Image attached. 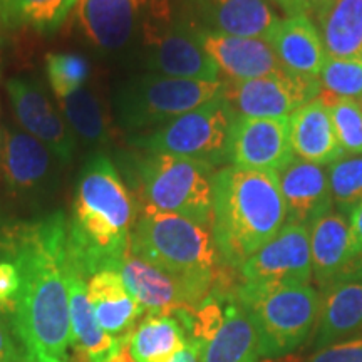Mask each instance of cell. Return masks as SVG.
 Returning a JSON list of instances; mask_svg holds the SVG:
<instances>
[{
    "mask_svg": "<svg viewBox=\"0 0 362 362\" xmlns=\"http://www.w3.org/2000/svg\"><path fill=\"white\" fill-rule=\"evenodd\" d=\"M0 362H25V354L13 327L0 314Z\"/></svg>",
    "mask_w": 362,
    "mask_h": 362,
    "instance_id": "obj_36",
    "label": "cell"
},
{
    "mask_svg": "<svg viewBox=\"0 0 362 362\" xmlns=\"http://www.w3.org/2000/svg\"><path fill=\"white\" fill-rule=\"evenodd\" d=\"M279 183L287 208L285 223L310 226L332 208L327 170L293 156L279 173Z\"/></svg>",
    "mask_w": 362,
    "mask_h": 362,
    "instance_id": "obj_21",
    "label": "cell"
},
{
    "mask_svg": "<svg viewBox=\"0 0 362 362\" xmlns=\"http://www.w3.org/2000/svg\"><path fill=\"white\" fill-rule=\"evenodd\" d=\"M8 262L19 272L12 327L25 362H69V247L62 211L21 221L4 238Z\"/></svg>",
    "mask_w": 362,
    "mask_h": 362,
    "instance_id": "obj_1",
    "label": "cell"
},
{
    "mask_svg": "<svg viewBox=\"0 0 362 362\" xmlns=\"http://www.w3.org/2000/svg\"><path fill=\"white\" fill-rule=\"evenodd\" d=\"M315 347L322 349L341 342L362 329V282H336L320 298L315 325Z\"/></svg>",
    "mask_w": 362,
    "mask_h": 362,
    "instance_id": "obj_26",
    "label": "cell"
},
{
    "mask_svg": "<svg viewBox=\"0 0 362 362\" xmlns=\"http://www.w3.org/2000/svg\"><path fill=\"white\" fill-rule=\"evenodd\" d=\"M269 2L279 6L287 16H293V13L315 16L330 0H269Z\"/></svg>",
    "mask_w": 362,
    "mask_h": 362,
    "instance_id": "obj_38",
    "label": "cell"
},
{
    "mask_svg": "<svg viewBox=\"0 0 362 362\" xmlns=\"http://www.w3.org/2000/svg\"><path fill=\"white\" fill-rule=\"evenodd\" d=\"M88 296L101 329L115 339L129 337L144 315V309L116 270H104L89 277Z\"/></svg>",
    "mask_w": 362,
    "mask_h": 362,
    "instance_id": "obj_23",
    "label": "cell"
},
{
    "mask_svg": "<svg viewBox=\"0 0 362 362\" xmlns=\"http://www.w3.org/2000/svg\"><path fill=\"white\" fill-rule=\"evenodd\" d=\"M189 339L188 324L180 314L143 315L128 341L131 362H168Z\"/></svg>",
    "mask_w": 362,
    "mask_h": 362,
    "instance_id": "obj_27",
    "label": "cell"
},
{
    "mask_svg": "<svg viewBox=\"0 0 362 362\" xmlns=\"http://www.w3.org/2000/svg\"><path fill=\"white\" fill-rule=\"evenodd\" d=\"M307 362H362V334L317 349Z\"/></svg>",
    "mask_w": 362,
    "mask_h": 362,
    "instance_id": "obj_35",
    "label": "cell"
},
{
    "mask_svg": "<svg viewBox=\"0 0 362 362\" xmlns=\"http://www.w3.org/2000/svg\"><path fill=\"white\" fill-rule=\"evenodd\" d=\"M238 274L243 284H310L309 226L285 223L240 267Z\"/></svg>",
    "mask_w": 362,
    "mask_h": 362,
    "instance_id": "obj_14",
    "label": "cell"
},
{
    "mask_svg": "<svg viewBox=\"0 0 362 362\" xmlns=\"http://www.w3.org/2000/svg\"><path fill=\"white\" fill-rule=\"evenodd\" d=\"M332 203L349 215L362 202V155H342L327 168Z\"/></svg>",
    "mask_w": 362,
    "mask_h": 362,
    "instance_id": "obj_32",
    "label": "cell"
},
{
    "mask_svg": "<svg viewBox=\"0 0 362 362\" xmlns=\"http://www.w3.org/2000/svg\"><path fill=\"white\" fill-rule=\"evenodd\" d=\"M168 362H200V346L197 339L189 336L188 342Z\"/></svg>",
    "mask_w": 362,
    "mask_h": 362,
    "instance_id": "obj_40",
    "label": "cell"
},
{
    "mask_svg": "<svg viewBox=\"0 0 362 362\" xmlns=\"http://www.w3.org/2000/svg\"><path fill=\"white\" fill-rule=\"evenodd\" d=\"M223 81H197L141 74L124 81L115 94V116L126 131L168 123L223 94Z\"/></svg>",
    "mask_w": 362,
    "mask_h": 362,
    "instance_id": "obj_7",
    "label": "cell"
},
{
    "mask_svg": "<svg viewBox=\"0 0 362 362\" xmlns=\"http://www.w3.org/2000/svg\"><path fill=\"white\" fill-rule=\"evenodd\" d=\"M291 121L235 117L230 131L228 160L252 171H279L292 161Z\"/></svg>",
    "mask_w": 362,
    "mask_h": 362,
    "instance_id": "obj_16",
    "label": "cell"
},
{
    "mask_svg": "<svg viewBox=\"0 0 362 362\" xmlns=\"http://www.w3.org/2000/svg\"><path fill=\"white\" fill-rule=\"evenodd\" d=\"M336 282H362V253L346 265V269L341 272Z\"/></svg>",
    "mask_w": 362,
    "mask_h": 362,
    "instance_id": "obj_41",
    "label": "cell"
},
{
    "mask_svg": "<svg viewBox=\"0 0 362 362\" xmlns=\"http://www.w3.org/2000/svg\"><path fill=\"white\" fill-rule=\"evenodd\" d=\"M189 336L200 346V362H260L259 334L225 275L192 312Z\"/></svg>",
    "mask_w": 362,
    "mask_h": 362,
    "instance_id": "obj_9",
    "label": "cell"
},
{
    "mask_svg": "<svg viewBox=\"0 0 362 362\" xmlns=\"http://www.w3.org/2000/svg\"><path fill=\"white\" fill-rule=\"evenodd\" d=\"M359 103H361V106H362V98H361V101H359Z\"/></svg>",
    "mask_w": 362,
    "mask_h": 362,
    "instance_id": "obj_43",
    "label": "cell"
},
{
    "mask_svg": "<svg viewBox=\"0 0 362 362\" xmlns=\"http://www.w3.org/2000/svg\"><path fill=\"white\" fill-rule=\"evenodd\" d=\"M21 277L16 265L8 260L0 262V309L12 307L13 298L19 292Z\"/></svg>",
    "mask_w": 362,
    "mask_h": 362,
    "instance_id": "obj_37",
    "label": "cell"
},
{
    "mask_svg": "<svg viewBox=\"0 0 362 362\" xmlns=\"http://www.w3.org/2000/svg\"><path fill=\"white\" fill-rule=\"evenodd\" d=\"M146 49V66L156 74L180 79L220 81V69L203 49L189 19L149 27Z\"/></svg>",
    "mask_w": 362,
    "mask_h": 362,
    "instance_id": "obj_12",
    "label": "cell"
},
{
    "mask_svg": "<svg viewBox=\"0 0 362 362\" xmlns=\"http://www.w3.org/2000/svg\"><path fill=\"white\" fill-rule=\"evenodd\" d=\"M69 287L71 347L79 362H131L129 337L115 339L106 334L94 315L88 296V282L69 259L67 270Z\"/></svg>",
    "mask_w": 362,
    "mask_h": 362,
    "instance_id": "obj_18",
    "label": "cell"
},
{
    "mask_svg": "<svg viewBox=\"0 0 362 362\" xmlns=\"http://www.w3.org/2000/svg\"><path fill=\"white\" fill-rule=\"evenodd\" d=\"M267 40L272 44L285 69L319 79L327 54L319 29L309 16L293 13L280 19Z\"/></svg>",
    "mask_w": 362,
    "mask_h": 362,
    "instance_id": "obj_22",
    "label": "cell"
},
{
    "mask_svg": "<svg viewBox=\"0 0 362 362\" xmlns=\"http://www.w3.org/2000/svg\"><path fill=\"white\" fill-rule=\"evenodd\" d=\"M351 221V255L352 259L359 257L362 253V202L356 205L354 210L349 214Z\"/></svg>",
    "mask_w": 362,
    "mask_h": 362,
    "instance_id": "obj_39",
    "label": "cell"
},
{
    "mask_svg": "<svg viewBox=\"0 0 362 362\" xmlns=\"http://www.w3.org/2000/svg\"><path fill=\"white\" fill-rule=\"evenodd\" d=\"M319 99L327 106L337 141L344 153L362 155V106L357 99L339 98L320 89Z\"/></svg>",
    "mask_w": 362,
    "mask_h": 362,
    "instance_id": "obj_31",
    "label": "cell"
},
{
    "mask_svg": "<svg viewBox=\"0 0 362 362\" xmlns=\"http://www.w3.org/2000/svg\"><path fill=\"white\" fill-rule=\"evenodd\" d=\"M315 19L329 57H362V0H330Z\"/></svg>",
    "mask_w": 362,
    "mask_h": 362,
    "instance_id": "obj_28",
    "label": "cell"
},
{
    "mask_svg": "<svg viewBox=\"0 0 362 362\" xmlns=\"http://www.w3.org/2000/svg\"><path fill=\"white\" fill-rule=\"evenodd\" d=\"M88 59L74 52H52L45 56V76L57 98L69 96L84 88L89 79Z\"/></svg>",
    "mask_w": 362,
    "mask_h": 362,
    "instance_id": "obj_33",
    "label": "cell"
},
{
    "mask_svg": "<svg viewBox=\"0 0 362 362\" xmlns=\"http://www.w3.org/2000/svg\"><path fill=\"white\" fill-rule=\"evenodd\" d=\"M6 89L21 129L51 149L62 166L69 165L76 151V136L42 84L34 78L16 76L7 81Z\"/></svg>",
    "mask_w": 362,
    "mask_h": 362,
    "instance_id": "obj_13",
    "label": "cell"
},
{
    "mask_svg": "<svg viewBox=\"0 0 362 362\" xmlns=\"http://www.w3.org/2000/svg\"><path fill=\"white\" fill-rule=\"evenodd\" d=\"M287 221L277 171L225 166L214 176V235L225 269L237 270Z\"/></svg>",
    "mask_w": 362,
    "mask_h": 362,
    "instance_id": "obj_3",
    "label": "cell"
},
{
    "mask_svg": "<svg viewBox=\"0 0 362 362\" xmlns=\"http://www.w3.org/2000/svg\"><path fill=\"white\" fill-rule=\"evenodd\" d=\"M194 29L203 49L230 81L257 79L285 71L267 39L220 34L197 24Z\"/></svg>",
    "mask_w": 362,
    "mask_h": 362,
    "instance_id": "obj_19",
    "label": "cell"
},
{
    "mask_svg": "<svg viewBox=\"0 0 362 362\" xmlns=\"http://www.w3.org/2000/svg\"><path fill=\"white\" fill-rule=\"evenodd\" d=\"M233 119V112L221 94L197 110L158 126L151 133L129 136L128 143L141 151L188 158L216 168L228 161Z\"/></svg>",
    "mask_w": 362,
    "mask_h": 362,
    "instance_id": "obj_8",
    "label": "cell"
},
{
    "mask_svg": "<svg viewBox=\"0 0 362 362\" xmlns=\"http://www.w3.org/2000/svg\"><path fill=\"white\" fill-rule=\"evenodd\" d=\"M194 24L238 37L269 39L280 22L269 0H187Z\"/></svg>",
    "mask_w": 362,
    "mask_h": 362,
    "instance_id": "obj_20",
    "label": "cell"
},
{
    "mask_svg": "<svg viewBox=\"0 0 362 362\" xmlns=\"http://www.w3.org/2000/svg\"><path fill=\"white\" fill-rule=\"evenodd\" d=\"M78 0H0V27L54 35L74 12Z\"/></svg>",
    "mask_w": 362,
    "mask_h": 362,
    "instance_id": "obj_29",
    "label": "cell"
},
{
    "mask_svg": "<svg viewBox=\"0 0 362 362\" xmlns=\"http://www.w3.org/2000/svg\"><path fill=\"white\" fill-rule=\"evenodd\" d=\"M309 238L312 274L325 291L352 260L349 223L344 215L329 211L309 226Z\"/></svg>",
    "mask_w": 362,
    "mask_h": 362,
    "instance_id": "obj_25",
    "label": "cell"
},
{
    "mask_svg": "<svg viewBox=\"0 0 362 362\" xmlns=\"http://www.w3.org/2000/svg\"><path fill=\"white\" fill-rule=\"evenodd\" d=\"M121 279L144 314H176L194 312L197 307L214 291L221 279L187 277L149 264L141 257L128 252L121 262Z\"/></svg>",
    "mask_w": 362,
    "mask_h": 362,
    "instance_id": "obj_10",
    "label": "cell"
},
{
    "mask_svg": "<svg viewBox=\"0 0 362 362\" xmlns=\"http://www.w3.org/2000/svg\"><path fill=\"white\" fill-rule=\"evenodd\" d=\"M0 171L7 189L17 197L35 198L57 187L61 161L47 146L25 131L6 128Z\"/></svg>",
    "mask_w": 362,
    "mask_h": 362,
    "instance_id": "obj_15",
    "label": "cell"
},
{
    "mask_svg": "<svg viewBox=\"0 0 362 362\" xmlns=\"http://www.w3.org/2000/svg\"><path fill=\"white\" fill-rule=\"evenodd\" d=\"M288 121L292 151L297 158L315 165H330L344 155L327 106L319 98L298 107Z\"/></svg>",
    "mask_w": 362,
    "mask_h": 362,
    "instance_id": "obj_24",
    "label": "cell"
},
{
    "mask_svg": "<svg viewBox=\"0 0 362 362\" xmlns=\"http://www.w3.org/2000/svg\"><path fill=\"white\" fill-rule=\"evenodd\" d=\"M129 252L149 264L187 277L221 279L226 270L211 228L181 215L138 205Z\"/></svg>",
    "mask_w": 362,
    "mask_h": 362,
    "instance_id": "obj_5",
    "label": "cell"
},
{
    "mask_svg": "<svg viewBox=\"0 0 362 362\" xmlns=\"http://www.w3.org/2000/svg\"><path fill=\"white\" fill-rule=\"evenodd\" d=\"M320 81L291 71L225 83L223 98L235 117L284 119L319 96Z\"/></svg>",
    "mask_w": 362,
    "mask_h": 362,
    "instance_id": "obj_11",
    "label": "cell"
},
{
    "mask_svg": "<svg viewBox=\"0 0 362 362\" xmlns=\"http://www.w3.org/2000/svg\"><path fill=\"white\" fill-rule=\"evenodd\" d=\"M66 123L86 146L103 148L110 141L106 115L96 94L81 88L69 96L57 98Z\"/></svg>",
    "mask_w": 362,
    "mask_h": 362,
    "instance_id": "obj_30",
    "label": "cell"
},
{
    "mask_svg": "<svg viewBox=\"0 0 362 362\" xmlns=\"http://www.w3.org/2000/svg\"><path fill=\"white\" fill-rule=\"evenodd\" d=\"M117 165L138 205L181 215L211 228L215 166L160 153H123Z\"/></svg>",
    "mask_w": 362,
    "mask_h": 362,
    "instance_id": "obj_4",
    "label": "cell"
},
{
    "mask_svg": "<svg viewBox=\"0 0 362 362\" xmlns=\"http://www.w3.org/2000/svg\"><path fill=\"white\" fill-rule=\"evenodd\" d=\"M138 202L106 153L88 158L76 181L67 247L72 265L84 279L119 269L129 252Z\"/></svg>",
    "mask_w": 362,
    "mask_h": 362,
    "instance_id": "obj_2",
    "label": "cell"
},
{
    "mask_svg": "<svg viewBox=\"0 0 362 362\" xmlns=\"http://www.w3.org/2000/svg\"><path fill=\"white\" fill-rule=\"evenodd\" d=\"M233 291L259 334L262 359L296 351L317 325L320 296L310 284L238 282Z\"/></svg>",
    "mask_w": 362,
    "mask_h": 362,
    "instance_id": "obj_6",
    "label": "cell"
},
{
    "mask_svg": "<svg viewBox=\"0 0 362 362\" xmlns=\"http://www.w3.org/2000/svg\"><path fill=\"white\" fill-rule=\"evenodd\" d=\"M322 90L339 98H362V57H329L319 74Z\"/></svg>",
    "mask_w": 362,
    "mask_h": 362,
    "instance_id": "obj_34",
    "label": "cell"
},
{
    "mask_svg": "<svg viewBox=\"0 0 362 362\" xmlns=\"http://www.w3.org/2000/svg\"><path fill=\"white\" fill-rule=\"evenodd\" d=\"M2 29V27H0ZM0 45H2V33H0Z\"/></svg>",
    "mask_w": 362,
    "mask_h": 362,
    "instance_id": "obj_42",
    "label": "cell"
},
{
    "mask_svg": "<svg viewBox=\"0 0 362 362\" xmlns=\"http://www.w3.org/2000/svg\"><path fill=\"white\" fill-rule=\"evenodd\" d=\"M146 4L148 0H78L74 21L96 51L116 54L134 37Z\"/></svg>",
    "mask_w": 362,
    "mask_h": 362,
    "instance_id": "obj_17",
    "label": "cell"
}]
</instances>
